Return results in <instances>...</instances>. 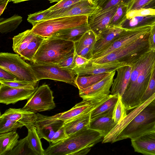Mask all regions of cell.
<instances>
[{"label":"cell","instance_id":"1","mask_svg":"<svg viewBox=\"0 0 155 155\" xmlns=\"http://www.w3.org/2000/svg\"><path fill=\"white\" fill-rule=\"evenodd\" d=\"M102 135L89 128L84 129L55 143H49L44 155H82L88 153L91 147L102 141Z\"/></svg>","mask_w":155,"mask_h":155},{"label":"cell","instance_id":"2","mask_svg":"<svg viewBox=\"0 0 155 155\" xmlns=\"http://www.w3.org/2000/svg\"><path fill=\"white\" fill-rule=\"evenodd\" d=\"M155 130V98L148 104L121 131L104 143L136 138Z\"/></svg>","mask_w":155,"mask_h":155},{"label":"cell","instance_id":"3","mask_svg":"<svg viewBox=\"0 0 155 155\" xmlns=\"http://www.w3.org/2000/svg\"><path fill=\"white\" fill-rule=\"evenodd\" d=\"M149 33L106 55L89 61L97 64L117 61L126 66H132L150 50L148 40Z\"/></svg>","mask_w":155,"mask_h":155},{"label":"cell","instance_id":"4","mask_svg":"<svg viewBox=\"0 0 155 155\" xmlns=\"http://www.w3.org/2000/svg\"><path fill=\"white\" fill-rule=\"evenodd\" d=\"M74 51V43L72 41L53 37L45 38L32 63L57 64Z\"/></svg>","mask_w":155,"mask_h":155},{"label":"cell","instance_id":"5","mask_svg":"<svg viewBox=\"0 0 155 155\" xmlns=\"http://www.w3.org/2000/svg\"><path fill=\"white\" fill-rule=\"evenodd\" d=\"M155 64V51L142 71L135 83L127 87L121 97L122 101L127 110L138 107L147 87L152 69Z\"/></svg>","mask_w":155,"mask_h":155},{"label":"cell","instance_id":"6","mask_svg":"<svg viewBox=\"0 0 155 155\" xmlns=\"http://www.w3.org/2000/svg\"><path fill=\"white\" fill-rule=\"evenodd\" d=\"M88 16L81 15L58 17L44 20L33 26L35 34L44 38L51 37L59 31L88 22Z\"/></svg>","mask_w":155,"mask_h":155},{"label":"cell","instance_id":"7","mask_svg":"<svg viewBox=\"0 0 155 155\" xmlns=\"http://www.w3.org/2000/svg\"><path fill=\"white\" fill-rule=\"evenodd\" d=\"M19 54L1 52L0 68L11 73L19 80L37 82L38 81L31 69Z\"/></svg>","mask_w":155,"mask_h":155},{"label":"cell","instance_id":"8","mask_svg":"<svg viewBox=\"0 0 155 155\" xmlns=\"http://www.w3.org/2000/svg\"><path fill=\"white\" fill-rule=\"evenodd\" d=\"M31 69L37 80L48 79L63 82L77 87L76 75L73 70L61 68L55 64H37L32 63Z\"/></svg>","mask_w":155,"mask_h":155},{"label":"cell","instance_id":"9","mask_svg":"<svg viewBox=\"0 0 155 155\" xmlns=\"http://www.w3.org/2000/svg\"><path fill=\"white\" fill-rule=\"evenodd\" d=\"M53 92L47 84H43L37 88L21 109L36 113L49 110L56 107Z\"/></svg>","mask_w":155,"mask_h":155},{"label":"cell","instance_id":"10","mask_svg":"<svg viewBox=\"0 0 155 155\" xmlns=\"http://www.w3.org/2000/svg\"><path fill=\"white\" fill-rule=\"evenodd\" d=\"M59 114L53 116H45L36 114L33 124L40 138L51 143L55 133L64 125V121L58 119Z\"/></svg>","mask_w":155,"mask_h":155},{"label":"cell","instance_id":"11","mask_svg":"<svg viewBox=\"0 0 155 155\" xmlns=\"http://www.w3.org/2000/svg\"><path fill=\"white\" fill-rule=\"evenodd\" d=\"M109 95L101 98L83 99L69 110L59 113L58 118L66 122L90 114L105 101Z\"/></svg>","mask_w":155,"mask_h":155},{"label":"cell","instance_id":"12","mask_svg":"<svg viewBox=\"0 0 155 155\" xmlns=\"http://www.w3.org/2000/svg\"><path fill=\"white\" fill-rule=\"evenodd\" d=\"M152 26H146L131 30H124L109 47L93 55L91 59L106 55L120 47L146 35L150 33Z\"/></svg>","mask_w":155,"mask_h":155},{"label":"cell","instance_id":"13","mask_svg":"<svg viewBox=\"0 0 155 155\" xmlns=\"http://www.w3.org/2000/svg\"><path fill=\"white\" fill-rule=\"evenodd\" d=\"M114 71L110 72L101 80L84 89L79 90L80 97L85 98H101L110 94L111 87L116 73Z\"/></svg>","mask_w":155,"mask_h":155},{"label":"cell","instance_id":"14","mask_svg":"<svg viewBox=\"0 0 155 155\" xmlns=\"http://www.w3.org/2000/svg\"><path fill=\"white\" fill-rule=\"evenodd\" d=\"M125 66L117 61L97 64L89 61L86 64L79 68H75L73 70L76 75L87 76L110 72Z\"/></svg>","mask_w":155,"mask_h":155},{"label":"cell","instance_id":"15","mask_svg":"<svg viewBox=\"0 0 155 155\" xmlns=\"http://www.w3.org/2000/svg\"><path fill=\"white\" fill-rule=\"evenodd\" d=\"M38 88L34 89H20L0 83V103L6 105L13 104L20 101L28 99Z\"/></svg>","mask_w":155,"mask_h":155},{"label":"cell","instance_id":"16","mask_svg":"<svg viewBox=\"0 0 155 155\" xmlns=\"http://www.w3.org/2000/svg\"><path fill=\"white\" fill-rule=\"evenodd\" d=\"M117 7V5L88 17V23L90 29L97 35L109 27Z\"/></svg>","mask_w":155,"mask_h":155},{"label":"cell","instance_id":"17","mask_svg":"<svg viewBox=\"0 0 155 155\" xmlns=\"http://www.w3.org/2000/svg\"><path fill=\"white\" fill-rule=\"evenodd\" d=\"M124 30L119 27H109L97 35L94 45L93 55L108 48Z\"/></svg>","mask_w":155,"mask_h":155},{"label":"cell","instance_id":"18","mask_svg":"<svg viewBox=\"0 0 155 155\" xmlns=\"http://www.w3.org/2000/svg\"><path fill=\"white\" fill-rule=\"evenodd\" d=\"M135 152L146 155H155V130L131 140Z\"/></svg>","mask_w":155,"mask_h":155},{"label":"cell","instance_id":"19","mask_svg":"<svg viewBox=\"0 0 155 155\" xmlns=\"http://www.w3.org/2000/svg\"><path fill=\"white\" fill-rule=\"evenodd\" d=\"M132 69V66H125L117 70V74L114 80L110 94H118L122 97L130 81Z\"/></svg>","mask_w":155,"mask_h":155},{"label":"cell","instance_id":"20","mask_svg":"<svg viewBox=\"0 0 155 155\" xmlns=\"http://www.w3.org/2000/svg\"><path fill=\"white\" fill-rule=\"evenodd\" d=\"M113 110L91 120L88 128L99 132L105 137L117 124L112 117Z\"/></svg>","mask_w":155,"mask_h":155},{"label":"cell","instance_id":"21","mask_svg":"<svg viewBox=\"0 0 155 155\" xmlns=\"http://www.w3.org/2000/svg\"><path fill=\"white\" fill-rule=\"evenodd\" d=\"M18 122L25 127L33 124L36 118V114L26 111L21 108H9L0 116Z\"/></svg>","mask_w":155,"mask_h":155},{"label":"cell","instance_id":"22","mask_svg":"<svg viewBox=\"0 0 155 155\" xmlns=\"http://www.w3.org/2000/svg\"><path fill=\"white\" fill-rule=\"evenodd\" d=\"M98 8L96 3L91 4L88 0H82L56 18L81 15L89 17L94 14Z\"/></svg>","mask_w":155,"mask_h":155},{"label":"cell","instance_id":"23","mask_svg":"<svg viewBox=\"0 0 155 155\" xmlns=\"http://www.w3.org/2000/svg\"><path fill=\"white\" fill-rule=\"evenodd\" d=\"M90 29L87 22L79 26L61 30L51 37L75 43L80 40L83 35Z\"/></svg>","mask_w":155,"mask_h":155},{"label":"cell","instance_id":"24","mask_svg":"<svg viewBox=\"0 0 155 155\" xmlns=\"http://www.w3.org/2000/svg\"><path fill=\"white\" fill-rule=\"evenodd\" d=\"M36 35L31 29H28L14 36L12 39V48L15 52L20 55L29 47Z\"/></svg>","mask_w":155,"mask_h":155},{"label":"cell","instance_id":"25","mask_svg":"<svg viewBox=\"0 0 155 155\" xmlns=\"http://www.w3.org/2000/svg\"><path fill=\"white\" fill-rule=\"evenodd\" d=\"M155 25V15L146 16H137L128 19L126 18L119 27L128 30Z\"/></svg>","mask_w":155,"mask_h":155},{"label":"cell","instance_id":"26","mask_svg":"<svg viewBox=\"0 0 155 155\" xmlns=\"http://www.w3.org/2000/svg\"><path fill=\"white\" fill-rule=\"evenodd\" d=\"M91 114L64 122L63 126L66 135L68 136L81 130L88 128L91 120Z\"/></svg>","mask_w":155,"mask_h":155},{"label":"cell","instance_id":"27","mask_svg":"<svg viewBox=\"0 0 155 155\" xmlns=\"http://www.w3.org/2000/svg\"><path fill=\"white\" fill-rule=\"evenodd\" d=\"M19 136L16 131L0 134V155H6L17 145Z\"/></svg>","mask_w":155,"mask_h":155},{"label":"cell","instance_id":"28","mask_svg":"<svg viewBox=\"0 0 155 155\" xmlns=\"http://www.w3.org/2000/svg\"><path fill=\"white\" fill-rule=\"evenodd\" d=\"M28 130L27 139L29 148L35 155H44L40 138L33 124L26 127Z\"/></svg>","mask_w":155,"mask_h":155},{"label":"cell","instance_id":"29","mask_svg":"<svg viewBox=\"0 0 155 155\" xmlns=\"http://www.w3.org/2000/svg\"><path fill=\"white\" fill-rule=\"evenodd\" d=\"M82 0H61L47 9L50 11L45 20L56 18Z\"/></svg>","mask_w":155,"mask_h":155},{"label":"cell","instance_id":"30","mask_svg":"<svg viewBox=\"0 0 155 155\" xmlns=\"http://www.w3.org/2000/svg\"><path fill=\"white\" fill-rule=\"evenodd\" d=\"M118 94H110L107 99L101 105L94 110L91 114V120L107 113L113 110L118 100Z\"/></svg>","mask_w":155,"mask_h":155},{"label":"cell","instance_id":"31","mask_svg":"<svg viewBox=\"0 0 155 155\" xmlns=\"http://www.w3.org/2000/svg\"><path fill=\"white\" fill-rule=\"evenodd\" d=\"M109 73L87 76L76 75L75 82L77 87L79 90L87 88L101 80Z\"/></svg>","mask_w":155,"mask_h":155},{"label":"cell","instance_id":"32","mask_svg":"<svg viewBox=\"0 0 155 155\" xmlns=\"http://www.w3.org/2000/svg\"><path fill=\"white\" fill-rule=\"evenodd\" d=\"M22 21V17L17 15L2 21L0 20V33L6 34L13 31L17 28Z\"/></svg>","mask_w":155,"mask_h":155},{"label":"cell","instance_id":"33","mask_svg":"<svg viewBox=\"0 0 155 155\" xmlns=\"http://www.w3.org/2000/svg\"><path fill=\"white\" fill-rule=\"evenodd\" d=\"M44 38L36 34L29 47L20 56L24 60L32 62L34 56Z\"/></svg>","mask_w":155,"mask_h":155},{"label":"cell","instance_id":"34","mask_svg":"<svg viewBox=\"0 0 155 155\" xmlns=\"http://www.w3.org/2000/svg\"><path fill=\"white\" fill-rule=\"evenodd\" d=\"M97 35L91 30L86 31L78 41L74 43L75 51L77 54L84 48L94 44Z\"/></svg>","mask_w":155,"mask_h":155},{"label":"cell","instance_id":"35","mask_svg":"<svg viewBox=\"0 0 155 155\" xmlns=\"http://www.w3.org/2000/svg\"><path fill=\"white\" fill-rule=\"evenodd\" d=\"M35 155L29 148L27 136L18 141L17 145L6 155Z\"/></svg>","mask_w":155,"mask_h":155},{"label":"cell","instance_id":"36","mask_svg":"<svg viewBox=\"0 0 155 155\" xmlns=\"http://www.w3.org/2000/svg\"><path fill=\"white\" fill-rule=\"evenodd\" d=\"M127 7V5L122 2L117 5V10L111 19L109 26H119L126 18Z\"/></svg>","mask_w":155,"mask_h":155},{"label":"cell","instance_id":"37","mask_svg":"<svg viewBox=\"0 0 155 155\" xmlns=\"http://www.w3.org/2000/svg\"><path fill=\"white\" fill-rule=\"evenodd\" d=\"M24 126L18 122L0 116V134L16 131L18 128H21Z\"/></svg>","mask_w":155,"mask_h":155},{"label":"cell","instance_id":"38","mask_svg":"<svg viewBox=\"0 0 155 155\" xmlns=\"http://www.w3.org/2000/svg\"><path fill=\"white\" fill-rule=\"evenodd\" d=\"M126 110L122 101L121 97L119 96L112 114L113 119L117 124L120 123L127 115Z\"/></svg>","mask_w":155,"mask_h":155},{"label":"cell","instance_id":"39","mask_svg":"<svg viewBox=\"0 0 155 155\" xmlns=\"http://www.w3.org/2000/svg\"><path fill=\"white\" fill-rule=\"evenodd\" d=\"M38 82H33L25 81H0L1 84L9 87L27 89H34L38 87Z\"/></svg>","mask_w":155,"mask_h":155},{"label":"cell","instance_id":"40","mask_svg":"<svg viewBox=\"0 0 155 155\" xmlns=\"http://www.w3.org/2000/svg\"><path fill=\"white\" fill-rule=\"evenodd\" d=\"M141 8L155 9V0H132L128 5L127 12Z\"/></svg>","mask_w":155,"mask_h":155},{"label":"cell","instance_id":"41","mask_svg":"<svg viewBox=\"0 0 155 155\" xmlns=\"http://www.w3.org/2000/svg\"><path fill=\"white\" fill-rule=\"evenodd\" d=\"M155 94V64L151 72L147 89L141 100V104L151 97Z\"/></svg>","mask_w":155,"mask_h":155},{"label":"cell","instance_id":"42","mask_svg":"<svg viewBox=\"0 0 155 155\" xmlns=\"http://www.w3.org/2000/svg\"><path fill=\"white\" fill-rule=\"evenodd\" d=\"M50 11L47 9L35 13L30 14L28 16L27 21L33 26L45 20Z\"/></svg>","mask_w":155,"mask_h":155},{"label":"cell","instance_id":"43","mask_svg":"<svg viewBox=\"0 0 155 155\" xmlns=\"http://www.w3.org/2000/svg\"><path fill=\"white\" fill-rule=\"evenodd\" d=\"M154 15H155V9L141 8L128 12L126 15V18L130 19L135 17Z\"/></svg>","mask_w":155,"mask_h":155},{"label":"cell","instance_id":"44","mask_svg":"<svg viewBox=\"0 0 155 155\" xmlns=\"http://www.w3.org/2000/svg\"><path fill=\"white\" fill-rule=\"evenodd\" d=\"M75 51L68 55L57 64L61 68L73 70L75 67L74 58Z\"/></svg>","mask_w":155,"mask_h":155},{"label":"cell","instance_id":"45","mask_svg":"<svg viewBox=\"0 0 155 155\" xmlns=\"http://www.w3.org/2000/svg\"><path fill=\"white\" fill-rule=\"evenodd\" d=\"M132 1V0H108L99 7L94 14L101 12L108 8L114 6L121 2L128 5Z\"/></svg>","mask_w":155,"mask_h":155},{"label":"cell","instance_id":"46","mask_svg":"<svg viewBox=\"0 0 155 155\" xmlns=\"http://www.w3.org/2000/svg\"><path fill=\"white\" fill-rule=\"evenodd\" d=\"M19 80L13 74L0 68V81H15Z\"/></svg>","mask_w":155,"mask_h":155},{"label":"cell","instance_id":"47","mask_svg":"<svg viewBox=\"0 0 155 155\" xmlns=\"http://www.w3.org/2000/svg\"><path fill=\"white\" fill-rule=\"evenodd\" d=\"M68 137L66 135L64 128L63 125L55 133L51 143H55L60 140L64 139Z\"/></svg>","mask_w":155,"mask_h":155},{"label":"cell","instance_id":"48","mask_svg":"<svg viewBox=\"0 0 155 155\" xmlns=\"http://www.w3.org/2000/svg\"><path fill=\"white\" fill-rule=\"evenodd\" d=\"M94 44L84 48L77 54L90 60L93 55Z\"/></svg>","mask_w":155,"mask_h":155},{"label":"cell","instance_id":"49","mask_svg":"<svg viewBox=\"0 0 155 155\" xmlns=\"http://www.w3.org/2000/svg\"><path fill=\"white\" fill-rule=\"evenodd\" d=\"M148 40L150 50L155 51V25L151 27Z\"/></svg>","mask_w":155,"mask_h":155},{"label":"cell","instance_id":"50","mask_svg":"<svg viewBox=\"0 0 155 155\" xmlns=\"http://www.w3.org/2000/svg\"><path fill=\"white\" fill-rule=\"evenodd\" d=\"M89 60L75 53L74 62L75 68H79L87 64Z\"/></svg>","mask_w":155,"mask_h":155},{"label":"cell","instance_id":"51","mask_svg":"<svg viewBox=\"0 0 155 155\" xmlns=\"http://www.w3.org/2000/svg\"><path fill=\"white\" fill-rule=\"evenodd\" d=\"M9 0H7L2 3H0V15L1 16L2 14L3 11L5 9V8Z\"/></svg>","mask_w":155,"mask_h":155},{"label":"cell","instance_id":"52","mask_svg":"<svg viewBox=\"0 0 155 155\" xmlns=\"http://www.w3.org/2000/svg\"><path fill=\"white\" fill-rule=\"evenodd\" d=\"M31 0H10V2H12L13 3H17L21 2L27 1ZM50 3L54 2H58L61 0H48Z\"/></svg>","mask_w":155,"mask_h":155},{"label":"cell","instance_id":"53","mask_svg":"<svg viewBox=\"0 0 155 155\" xmlns=\"http://www.w3.org/2000/svg\"><path fill=\"white\" fill-rule=\"evenodd\" d=\"M107 0H93V1L97 5L99 8Z\"/></svg>","mask_w":155,"mask_h":155},{"label":"cell","instance_id":"54","mask_svg":"<svg viewBox=\"0 0 155 155\" xmlns=\"http://www.w3.org/2000/svg\"><path fill=\"white\" fill-rule=\"evenodd\" d=\"M88 0L89 2L91 4H93L94 3L93 1V0Z\"/></svg>","mask_w":155,"mask_h":155}]
</instances>
